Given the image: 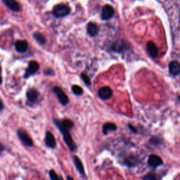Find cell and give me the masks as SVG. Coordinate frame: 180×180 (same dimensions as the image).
Here are the masks:
<instances>
[{
  "label": "cell",
  "mask_w": 180,
  "mask_h": 180,
  "mask_svg": "<svg viewBox=\"0 0 180 180\" xmlns=\"http://www.w3.org/2000/svg\"><path fill=\"white\" fill-rule=\"evenodd\" d=\"M156 175H153V174H149L147 175V176H145L144 177V179H156Z\"/></svg>",
  "instance_id": "7402d4cb"
},
{
  "label": "cell",
  "mask_w": 180,
  "mask_h": 180,
  "mask_svg": "<svg viewBox=\"0 0 180 180\" xmlns=\"http://www.w3.org/2000/svg\"><path fill=\"white\" fill-rule=\"evenodd\" d=\"M49 177L52 179H61L60 177H59L58 175H56V173L55 172L54 170H50L49 173Z\"/></svg>",
  "instance_id": "44dd1931"
},
{
  "label": "cell",
  "mask_w": 180,
  "mask_h": 180,
  "mask_svg": "<svg viewBox=\"0 0 180 180\" xmlns=\"http://www.w3.org/2000/svg\"><path fill=\"white\" fill-rule=\"evenodd\" d=\"M148 164L152 168H156V167L161 166L163 164V160L158 156L152 154L149 156V159H148Z\"/></svg>",
  "instance_id": "ba28073f"
},
{
  "label": "cell",
  "mask_w": 180,
  "mask_h": 180,
  "mask_svg": "<svg viewBox=\"0 0 180 180\" xmlns=\"http://www.w3.org/2000/svg\"><path fill=\"white\" fill-rule=\"evenodd\" d=\"M27 98L30 102H35L39 96V92L35 89H30L27 92Z\"/></svg>",
  "instance_id": "9a60e30c"
},
{
  "label": "cell",
  "mask_w": 180,
  "mask_h": 180,
  "mask_svg": "<svg viewBox=\"0 0 180 180\" xmlns=\"http://www.w3.org/2000/svg\"><path fill=\"white\" fill-rule=\"evenodd\" d=\"M45 144L48 147L54 149L56 146V141L55 139V137H54L52 133L50 132H47L46 133V137H45Z\"/></svg>",
  "instance_id": "30bf717a"
},
{
  "label": "cell",
  "mask_w": 180,
  "mask_h": 180,
  "mask_svg": "<svg viewBox=\"0 0 180 180\" xmlns=\"http://www.w3.org/2000/svg\"><path fill=\"white\" fill-rule=\"evenodd\" d=\"M51 73H52V71L51 69H48V71H44V74H45V75H51Z\"/></svg>",
  "instance_id": "cb8c5ba5"
},
{
  "label": "cell",
  "mask_w": 180,
  "mask_h": 180,
  "mask_svg": "<svg viewBox=\"0 0 180 180\" xmlns=\"http://www.w3.org/2000/svg\"><path fill=\"white\" fill-rule=\"evenodd\" d=\"M169 71L173 75H177L180 74V63L176 61H173L169 64Z\"/></svg>",
  "instance_id": "7c38bea8"
},
{
  "label": "cell",
  "mask_w": 180,
  "mask_h": 180,
  "mask_svg": "<svg viewBox=\"0 0 180 180\" xmlns=\"http://www.w3.org/2000/svg\"><path fill=\"white\" fill-rule=\"evenodd\" d=\"M71 12V8L65 4H58L53 9V14L57 18L64 17L68 16Z\"/></svg>",
  "instance_id": "7a4b0ae2"
},
{
  "label": "cell",
  "mask_w": 180,
  "mask_h": 180,
  "mask_svg": "<svg viewBox=\"0 0 180 180\" xmlns=\"http://www.w3.org/2000/svg\"><path fill=\"white\" fill-rule=\"evenodd\" d=\"M34 37L40 44H44L46 43V39L44 36L40 33H35L34 34Z\"/></svg>",
  "instance_id": "ac0fdd59"
},
{
  "label": "cell",
  "mask_w": 180,
  "mask_h": 180,
  "mask_svg": "<svg viewBox=\"0 0 180 180\" xmlns=\"http://www.w3.org/2000/svg\"><path fill=\"white\" fill-rule=\"evenodd\" d=\"M179 100H180V96H179Z\"/></svg>",
  "instance_id": "f1b7e54d"
},
{
  "label": "cell",
  "mask_w": 180,
  "mask_h": 180,
  "mask_svg": "<svg viewBox=\"0 0 180 180\" xmlns=\"http://www.w3.org/2000/svg\"><path fill=\"white\" fill-rule=\"evenodd\" d=\"M87 30L89 35L91 37H94L97 35L99 32V28L96 24H95L94 23H89L87 25Z\"/></svg>",
  "instance_id": "5bb4252c"
},
{
  "label": "cell",
  "mask_w": 180,
  "mask_h": 180,
  "mask_svg": "<svg viewBox=\"0 0 180 180\" xmlns=\"http://www.w3.org/2000/svg\"><path fill=\"white\" fill-rule=\"evenodd\" d=\"M2 77L1 73H0V84H2Z\"/></svg>",
  "instance_id": "4316f807"
},
{
  "label": "cell",
  "mask_w": 180,
  "mask_h": 180,
  "mask_svg": "<svg viewBox=\"0 0 180 180\" xmlns=\"http://www.w3.org/2000/svg\"><path fill=\"white\" fill-rule=\"evenodd\" d=\"M128 127H129V128L130 129V130L132 131V132H133L134 133H137V130H136V129H135L134 127H133L132 125H130V124H129L128 125Z\"/></svg>",
  "instance_id": "603a6c76"
},
{
  "label": "cell",
  "mask_w": 180,
  "mask_h": 180,
  "mask_svg": "<svg viewBox=\"0 0 180 180\" xmlns=\"http://www.w3.org/2000/svg\"><path fill=\"white\" fill-rule=\"evenodd\" d=\"M72 91H73L74 94L75 95H77V96H80V95H81L83 93V90H82V87H80L78 85H73L72 87Z\"/></svg>",
  "instance_id": "d6986e66"
},
{
  "label": "cell",
  "mask_w": 180,
  "mask_h": 180,
  "mask_svg": "<svg viewBox=\"0 0 180 180\" xmlns=\"http://www.w3.org/2000/svg\"><path fill=\"white\" fill-rule=\"evenodd\" d=\"M4 3L7 6V7L13 11L17 12L21 9V6L16 0H3Z\"/></svg>",
  "instance_id": "8fae6325"
},
{
  "label": "cell",
  "mask_w": 180,
  "mask_h": 180,
  "mask_svg": "<svg viewBox=\"0 0 180 180\" xmlns=\"http://www.w3.org/2000/svg\"><path fill=\"white\" fill-rule=\"evenodd\" d=\"M39 63H38L37 61H30L29 64H28V67L25 71V78H27L29 77H30L31 75H34L37 73L38 70H39Z\"/></svg>",
  "instance_id": "5b68a950"
},
{
  "label": "cell",
  "mask_w": 180,
  "mask_h": 180,
  "mask_svg": "<svg viewBox=\"0 0 180 180\" xmlns=\"http://www.w3.org/2000/svg\"><path fill=\"white\" fill-rule=\"evenodd\" d=\"M73 161L74 163H75V166L77 168V170H78L80 174L83 175L84 174V167L83 165H82L81 160H80V158L77 157V156H74L73 158Z\"/></svg>",
  "instance_id": "e0dca14e"
},
{
  "label": "cell",
  "mask_w": 180,
  "mask_h": 180,
  "mask_svg": "<svg viewBox=\"0 0 180 180\" xmlns=\"http://www.w3.org/2000/svg\"><path fill=\"white\" fill-rule=\"evenodd\" d=\"M28 44L25 40H18L15 44L16 50L19 53H24L27 51Z\"/></svg>",
  "instance_id": "4fadbf2b"
},
{
  "label": "cell",
  "mask_w": 180,
  "mask_h": 180,
  "mask_svg": "<svg viewBox=\"0 0 180 180\" xmlns=\"http://www.w3.org/2000/svg\"><path fill=\"white\" fill-rule=\"evenodd\" d=\"M53 91L56 94V95L58 97L59 101L63 106L67 105L69 102V99L68 97L67 96V95L65 94L64 92L61 90L60 87H54V89H53Z\"/></svg>",
  "instance_id": "277c9868"
},
{
  "label": "cell",
  "mask_w": 180,
  "mask_h": 180,
  "mask_svg": "<svg viewBox=\"0 0 180 180\" xmlns=\"http://www.w3.org/2000/svg\"><path fill=\"white\" fill-rule=\"evenodd\" d=\"M4 150V147L2 145H0V153H2Z\"/></svg>",
  "instance_id": "484cf974"
},
{
  "label": "cell",
  "mask_w": 180,
  "mask_h": 180,
  "mask_svg": "<svg viewBox=\"0 0 180 180\" xmlns=\"http://www.w3.org/2000/svg\"><path fill=\"white\" fill-rule=\"evenodd\" d=\"M55 125L58 127L59 130L61 131V132L62 133L63 139L68 147H69V149L71 150L72 151H75L77 149V147H76L75 143L74 142L73 138H72L71 134H70V129L65 128V127L61 125L58 122V120H54Z\"/></svg>",
  "instance_id": "6da1fadb"
},
{
  "label": "cell",
  "mask_w": 180,
  "mask_h": 180,
  "mask_svg": "<svg viewBox=\"0 0 180 180\" xmlns=\"http://www.w3.org/2000/svg\"><path fill=\"white\" fill-rule=\"evenodd\" d=\"M117 129V126L113 122H106L103 125V133L107 134L111 131H115Z\"/></svg>",
  "instance_id": "2e32d148"
},
{
  "label": "cell",
  "mask_w": 180,
  "mask_h": 180,
  "mask_svg": "<svg viewBox=\"0 0 180 180\" xmlns=\"http://www.w3.org/2000/svg\"><path fill=\"white\" fill-rule=\"evenodd\" d=\"M147 52L150 55V56L152 58H156L158 56V49L157 46L152 41H149L147 44Z\"/></svg>",
  "instance_id": "9c48e42d"
},
{
  "label": "cell",
  "mask_w": 180,
  "mask_h": 180,
  "mask_svg": "<svg viewBox=\"0 0 180 180\" xmlns=\"http://www.w3.org/2000/svg\"><path fill=\"white\" fill-rule=\"evenodd\" d=\"M67 179H73V178H72V177H68Z\"/></svg>",
  "instance_id": "83f0119b"
},
{
  "label": "cell",
  "mask_w": 180,
  "mask_h": 180,
  "mask_svg": "<svg viewBox=\"0 0 180 180\" xmlns=\"http://www.w3.org/2000/svg\"><path fill=\"white\" fill-rule=\"evenodd\" d=\"M114 15V9L111 6L106 5L103 6L101 11V18L103 20L107 21L111 18Z\"/></svg>",
  "instance_id": "52a82bcc"
},
{
  "label": "cell",
  "mask_w": 180,
  "mask_h": 180,
  "mask_svg": "<svg viewBox=\"0 0 180 180\" xmlns=\"http://www.w3.org/2000/svg\"><path fill=\"white\" fill-rule=\"evenodd\" d=\"M98 95L99 98L103 100H108L113 96V91L109 87H103L99 89Z\"/></svg>",
  "instance_id": "8992f818"
},
{
  "label": "cell",
  "mask_w": 180,
  "mask_h": 180,
  "mask_svg": "<svg viewBox=\"0 0 180 180\" xmlns=\"http://www.w3.org/2000/svg\"><path fill=\"white\" fill-rule=\"evenodd\" d=\"M4 109V103H2V101L0 100V111H2Z\"/></svg>",
  "instance_id": "d4e9b609"
},
{
  "label": "cell",
  "mask_w": 180,
  "mask_h": 180,
  "mask_svg": "<svg viewBox=\"0 0 180 180\" xmlns=\"http://www.w3.org/2000/svg\"><path fill=\"white\" fill-rule=\"evenodd\" d=\"M81 77H82V79L83 80L84 83H85L87 85H90L91 81H90V77H89V76L87 75H86V74H84V73H82Z\"/></svg>",
  "instance_id": "ffe728a7"
},
{
  "label": "cell",
  "mask_w": 180,
  "mask_h": 180,
  "mask_svg": "<svg viewBox=\"0 0 180 180\" xmlns=\"http://www.w3.org/2000/svg\"><path fill=\"white\" fill-rule=\"evenodd\" d=\"M18 136L21 141L27 147H33V142L32 139L30 137L28 134L23 130V129H19L18 130Z\"/></svg>",
  "instance_id": "3957f363"
}]
</instances>
